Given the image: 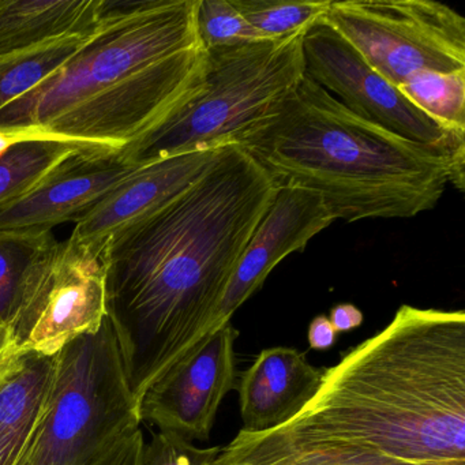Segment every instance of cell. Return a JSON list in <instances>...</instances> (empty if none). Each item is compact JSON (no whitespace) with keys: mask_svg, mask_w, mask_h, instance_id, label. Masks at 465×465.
<instances>
[{"mask_svg":"<svg viewBox=\"0 0 465 465\" xmlns=\"http://www.w3.org/2000/svg\"><path fill=\"white\" fill-rule=\"evenodd\" d=\"M220 449L198 448L173 432L159 431L145 442L141 465H212Z\"/></svg>","mask_w":465,"mask_h":465,"instance_id":"obj_25","label":"cell"},{"mask_svg":"<svg viewBox=\"0 0 465 465\" xmlns=\"http://www.w3.org/2000/svg\"><path fill=\"white\" fill-rule=\"evenodd\" d=\"M224 148L176 154L141 165L78 220L70 236L94 249H105L114 236L183 194L211 168Z\"/></svg>","mask_w":465,"mask_h":465,"instance_id":"obj_14","label":"cell"},{"mask_svg":"<svg viewBox=\"0 0 465 465\" xmlns=\"http://www.w3.org/2000/svg\"><path fill=\"white\" fill-rule=\"evenodd\" d=\"M336 222L315 193L277 184L271 205L247 242L214 317L213 331L261 290L269 274L288 255L303 252L309 242Z\"/></svg>","mask_w":465,"mask_h":465,"instance_id":"obj_13","label":"cell"},{"mask_svg":"<svg viewBox=\"0 0 465 465\" xmlns=\"http://www.w3.org/2000/svg\"><path fill=\"white\" fill-rule=\"evenodd\" d=\"M212 465H418L340 440H320L285 427L266 432L243 430L220 449Z\"/></svg>","mask_w":465,"mask_h":465,"instance_id":"obj_16","label":"cell"},{"mask_svg":"<svg viewBox=\"0 0 465 465\" xmlns=\"http://www.w3.org/2000/svg\"><path fill=\"white\" fill-rule=\"evenodd\" d=\"M145 446L143 431H137L119 440L104 457L94 462V465H141L143 464V451Z\"/></svg>","mask_w":465,"mask_h":465,"instance_id":"obj_26","label":"cell"},{"mask_svg":"<svg viewBox=\"0 0 465 465\" xmlns=\"http://www.w3.org/2000/svg\"><path fill=\"white\" fill-rule=\"evenodd\" d=\"M310 348L325 351L333 347L337 341V331L326 315H318L310 322L307 331Z\"/></svg>","mask_w":465,"mask_h":465,"instance_id":"obj_27","label":"cell"},{"mask_svg":"<svg viewBox=\"0 0 465 465\" xmlns=\"http://www.w3.org/2000/svg\"><path fill=\"white\" fill-rule=\"evenodd\" d=\"M197 7L198 0H100L96 34L64 66L0 111V132L28 137L97 92L197 47Z\"/></svg>","mask_w":465,"mask_h":465,"instance_id":"obj_5","label":"cell"},{"mask_svg":"<svg viewBox=\"0 0 465 465\" xmlns=\"http://www.w3.org/2000/svg\"><path fill=\"white\" fill-rule=\"evenodd\" d=\"M228 322L203 337L138 401L141 423L184 440H208L223 400L236 389V339Z\"/></svg>","mask_w":465,"mask_h":465,"instance_id":"obj_11","label":"cell"},{"mask_svg":"<svg viewBox=\"0 0 465 465\" xmlns=\"http://www.w3.org/2000/svg\"><path fill=\"white\" fill-rule=\"evenodd\" d=\"M100 0H0V58L99 28Z\"/></svg>","mask_w":465,"mask_h":465,"instance_id":"obj_17","label":"cell"},{"mask_svg":"<svg viewBox=\"0 0 465 465\" xmlns=\"http://www.w3.org/2000/svg\"><path fill=\"white\" fill-rule=\"evenodd\" d=\"M26 137L25 134H21V133H7V132H0V154L4 153L10 145L17 143V141L24 140Z\"/></svg>","mask_w":465,"mask_h":465,"instance_id":"obj_29","label":"cell"},{"mask_svg":"<svg viewBox=\"0 0 465 465\" xmlns=\"http://www.w3.org/2000/svg\"><path fill=\"white\" fill-rule=\"evenodd\" d=\"M325 371L295 348L263 350L236 386L242 430L266 432L287 426L317 396Z\"/></svg>","mask_w":465,"mask_h":465,"instance_id":"obj_15","label":"cell"},{"mask_svg":"<svg viewBox=\"0 0 465 465\" xmlns=\"http://www.w3.org/2000/svg\"><path fill=\"white\" fill-rule=\"evenodd\" d=\"M53 238V232L0 235V325L12 326L29 271Z\"/></svg>","mask_w":465,"mask_h":465,"instance_id":"obj_23","label":"cell"},{"mask_svg":"<svg viewBox=\"0 0 465 465\" xmlns=\"http://www.w3.org/2000/svg\"><path fill=\"white\" fill-rule=\"evenodd\" d=\"M105 249L51 239L29 271L10 326L15 347L54 356L107 318Z\"/></svg>","mask_w":465,"mask_h":465,"instance_id":"obj_9","label":"cell"},{"mask_svg":"<svg viewBox=\"0 0 465 465\" xmlns=\"http://www.w3.org/2000/svg\"><path fill=\"white\" fill-rule=\"evenodd\" d=\"M303 36L205 51V84L200 94L122 148L127 162L146 165L238 143L303 80Z\"/></svg>","mask_w":465,"mask_h":465,"instance_id":"obj_4","label":"cell"},{"mask_svg":"<svg viewBox=\"0 0 465 465\" xmlns=\"http://www.w3.org/2000/svg\"><path fill=\"white\" fill-rule=\"evenodd\" d=\"M54 356L28 352L0 386V465H18L45 404Z\"/></svg>","mask_w":465,"mask_h":465,"instance_id":"obj_18","label":"cell"},{"mask_svg":"<svg viewBox=\"0 0 465 465\" xmlns=\"http://www.w3.org/2000/svg\"><path fill=\"white\" fill-rule=\"evenodd\" d=\"M244 20L266 40L303 36L325 18L331 0H232Z\"/></svg>","mask_w":465,"mask_h":465,"instance_id":"obj_22","label":"cell"},{"mask_svg":"<svg viewBox=\"0 0 465 465\" xmlns=\"http://www.w3.org/2000/svg\"><path fill=\"white\" fill-rule=\"evenodd\" d=\"M138 167L122 149L86 146L28 194L0 206V235H43L64 223H77Z\"/></svg>","mask_w":465,"mask_h":465,"instance_id":"obj_12","label":"cell"},{"mask_svg":"<svg viewBox=\"0 0 465 465\" xmlns=\"http://www.w3.org/2000/svg\"><path fill=\"white\" fill-rule=\"evenodd\" d=\"M195 29L205 51L228 50L266 40L244 20L232 0H198Z\"/></svg>","mask_w":465,"mask_h":465,"instance_id":"obj_24","label":"cell"},{"mask_svg":"<svg viewBox=\"0 0 465 465\" xmlns=\"http://www.w3.org/2000/svg\"><path fill=\"white\" fill-rule=\"evenodd\" d=\"M418 465H465V312L402 304L375 336L326 369L284 426Z\"/></svg>","mask_w":465,"mask_h":465,"instance_id":"obj_2","label":"cell"},{"mask_svg":"<svg viewBox=\"0 0 465 465\" xmlns=\"http://www.w3.org/2000/svg\"><path fill=\"white\" fill-rule=\"evenodd\" d=\"M113 323L62 348L42 412L18 465H94L140 429Z\"/></svg>","mask_w":465,"mask_h":465,"instance_id":"obj_6","label":"cell"},{"mask_svg":"<svg viewBox=\"0 0 465 465\" xmlns=\"http://www.w3.org/2000/svg\"><path fill=\"white\" fill-rule=\"evenodd\" d=\"M276 184L315 193L336 220L412 219L448 184L464 192L465 153L449 154L359 118L304 75L239 140Z\"/></svg>","mask_w":465,"mask_h":465,"instance_id":"obj_3","label":"cell"},{"mask_svg":"<svg viewBox=\"0 0 465 465\" xmlns=\"http://www.w3.org/2000/svg\"><path fill=\"white\" fill-rule=\"evenodd\" d=\"M277 184L228 145L183 194L107 243V317L143 394L206 334Z\"/></svg>","mask_w":465,"mask_h":465,"instance_id":"obj_1","label":"cell"},{"mask_svg":"<svg viewBox=\"0 0 465 465\" xmlns=\"http://www.w3.org/2000/svg\"><path fill=\"white\" fill-rule=\"evenodd\" d=\"M15 340H13L12 331L7 326L0 325V355L6 352L7 350L13 347Z\"/></svg>","mask_w":465,"mask_h":465,"instance_id":"obj_30","label":"cell"},{"mask_svg":"<svg viewBox=\"0 0 465 465\" xmlns=\"http://www.w3.org/2000/svg\"><path fill=\"white\" fill-rule=\"evenodd\" d=\"M323 23L396 88L420 73L465 72V20L434 0H331Z\"/></svg>","mask_w":465,"mask_h":465,"instance_id":"obj_7","label":"cell"},{"mask_svg":"<svg viewBox=\"0 0 465 465\" xmlns=\"http://www.w3.org/2000/svg\"><path fill=\"white\" fill-rule=\"evenodd\" d=\"M88 143L24 138L0 154V206L28 194L58 165Z\"/></svg>","mask_w":465,"mask_h":465,"instance_id":"obj_19","label":"cell"},{"mask_svg":"<svg viewBox=\"0 0 465 465\" xmlns=\"http://www.w3.org/2000/svg\"><path fill=\"white\" fill-rule=\"evenodd\" d=\"M205 74L206 53L197 45L72 105L28 137L124 148L200 94Z\"/></svg>","mask_w":465,"mask_h":465,"instance_id":"obj_8","label":"cell"},{"mask_svg":"<svg viewBox=\"0 0 465 465\" xmlns=\"http://www.w3.org/2000/svg\"><path fill=\"white\" fill-rule=\"evenodd\" d=\"M303 56L304 75L359 118L412 143L465 153V138L421 113L323 21L304 35Z\"/></svg>","mask_w":465,"mask_h":465,"instance_id":"obj_10","label":"cell"},{"mask_svg":"<svg viewBox=\"0 0 465 465\" xmlns=\"http://www.w3.org/2000/svg\"><path fill=\"white\" fill-rule=\"evenodd\" d=\"M328 318L337 334L353 331L363 323V312L351 303L337 304Z\"/></svg>","mask_w":465,"mask_h":465,"instance_id":"obj_28","label":"cell"},{"mask_svg":"<svg viewBox=\"0 0 465 465\" xmlns=\"http://www.w3.org/2000/svg\"><path fill=\"white\" fill-rule=\"evenodd\" d=\"M97 29L92 34L73 35L25 53L0 58V111L64 66L92 39Z\"/></svg>","mask_w":465,"mask_h":465,"instance_id":"obj_20","label":"cell"},{"mask_svg":"<svg viewBox=\"0 0 465 465\" xmlns=\"http://www.w3.org/2000/svg\"><path fill=\"white\" fill-rule=\"evenodd\" d=\"M397 89L443 129L465 138V72L420 73Z\"/></svg>","mask_w":465,"mask_h":465,"instance_id":"obj_21","label":"cell"}]
</instances>
